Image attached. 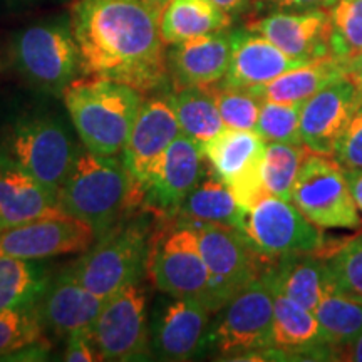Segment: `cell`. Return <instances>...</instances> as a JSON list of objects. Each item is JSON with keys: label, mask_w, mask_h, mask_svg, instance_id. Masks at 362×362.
Here are the masks:
<instances>
[{"label": "cell", "mask_w": 362, "mask_h": 362, "mask_svg": "<svg viewBox=\"0 0 362 362\" xmlns=\"http://www.w3.org/2000/svg\"><path fill=\"white\" fill-rule=\"evenodd\" d=\"M44 329L35 309L0 312V356L35 349L44 342Z\"/></svg>", "instance_id": "obj_36"}, {"label": "cell", "mask_w": 362, "mask_h": 362, "mask_svg": "<svg viewBox=\"0 0 362 362\" xmlns=\"http://www.w3.org/2000/svg\"><path fill=\"white\" fill-rule=\"evenodd\" d=\"M334 359L362 362V334L356 339V341L347 344V346L334 349Z\"/></svg>", "instance_id": "obj_41"}, {"label": "cell", "mask_w": 362, "mask_h": 362, "mask_svg": "<svg viewBox=\"0 0 362 362\" xmlns=\"http://www.w3.org/2000/svg\"><path fill=\"white\" fill-rule=\"evenodd\" d=\"M325 259L334 288L362 302V233L314 252Z\"/></svg>", "instance_id": "obj_34"}, {"label": "cell", "mask_w": 362, "mask_h": 362, "mask_svg": "<svg viewBox=\"0 0 362 362\" xmlns=\"http://www.w3.org/2000/svg\"><path fill=\"white\" fill-rule=\"evenodd\" d=\"M205 304L187 297H175L163 307L151 334V347L160 359L192 361L210 346V315Z\"/></svg>", "instance_id": "obj_18"}, {"label": "cell", "mask_w": 362, "mask_h": 362, "mask_svg": "<svg viewBox=\"0 0 362 362\" xmlns=\"http://www.w3.org/2000/svg\"><path fill=\"white\" fill-rule=\"evenodd\" d=\"M274 296L265 274L243 287L221 307L210 346L228 359L274 349Z\"/></svg>", "instance_id": "obj_8"}, {"label": "cell", "mask_w": 362, "mask_h": 362, "mask_svg": "<svg viewBox=\"0 0 362 362\" xmlns=\"http://www.w3.org/2000/svg\"><path fill=\"white\" fill-rule=\"evenodd\" d=\"M344 76V66L336 57L327 56L322 59L307 62L293 69L284 72L270 83L255 90L264 101L282 103V104H304L315 93L325 88L329 83Z\"/></svg>", "instance_id": "obj_27"}, {"label": "cell", "mask_w": 362, "mask_h": 362, "mask_svg": "<svg viewBox=\"0 0 362 362\" xmlns=\"http://www.w3.org/2000/svg\"><path fill=\"white\" fill-rule=\"evenodd\" d=\"M325 341L330 347L347 346L362 334V302L346 293L329 288L315 307Z\"/></svg>", "instance_id": "obj_31"}, {"label": "cell", "mask_w": 362, "mask_h": 362, "mask_svg": "<svg viewBox=\"0 0 362 362\" xmlns=\"http://www.w3.org/2000/svg\"><path fill=\"white\" fill-rule=\"evenodd\" d=\"M336 0H252L259 11H309V8H327Z\"/></svg>", "instance_id": "obj_40"}, {"label": "cell", "mask_w": 362, "mask_h": 362, "mask_svg": "<svg viewBox=\"0 0 362 362\" xmlns=\"http://www.w3.org/2000/svg\"><path fill=\"white\" fill-rule=\"evenodd\" d=\"M144 2H148L151 7H155L156 11H161V8L165 7L170 0H144Z\"/></svg>", "instance_id": "obj_45"}, {"label": "cell", "mask_w": 362, "mask_h": 362, "mask_svg": "<svg viewBox=\"0 0 362 362\" xmlns=\"http://www.w3.org/2000/svg\"><path fill=\"white\" fill-rule=\"evenodd\" d=\"M66 110L84 148L116 156L123 148L141 107L139 90L103 78H76L64 93Z\"/></svg>", "instance_id": "obj_3"}, {"label": "cell", "mask_w": 362, "mask_h": 362, "mask_svg": "<svg viewBox=\"0 0 362 362\" xmlns=\"http://www.w3.org/2000/svg\"><path fill=\"white\" fill-rule=\"evenodd\" d=\"M103 361H141L151 352L148 297L138 282L119 288L104 300L89 329Z\"/></svg>", "instance_id": "obj_10"}, {"label": "cell", "mask_w": 362, "mask_h": 362, "mask_svg": "<svg viewBox=\"0 0 362 362\" xmlns=\"http://www.w3.org/2000/svg\"><path fill=\"white\" fill-rule=\"evenodd\" d=\"M302 104L264 101L255 131L265 143L304 144L300 134Z\"/></svg>", "instance_id": "obj_37"}, {"label": "cell", "mask_w": 362, "mask_h": 362, "mask_svg": "<svg viewBox=\"0 0 362 362\" xmlns=\"http://www.w3.org/2000/svg\"><path fill=\"white\" fill-rule=\"evenodd\" d=\"M180 225H226L243 232L247 210L220 178H203L180 206Z\"/></svg>", "instance_id": "obj_26"}, {"label": "cell", "mask_w": 362, "mask_h": 362, "mask_svg": "<svg viewBox=\"0 0 362 362\" xmlns=\"http://www.w3.org/2000/svg\"><path fill=\"white\" fill-rule=\"evenodd\" d=\"M274 349L280 354H315L334 359V347L325 341L319 320L305 307L275 292L274 296Z\"/></svg>", "instance_id": "obj_25"}, {"label": "cell", "mask_w": 362, "mask_h": 362, "mask_svg": "<svg viewBox=\"0 0 362 362\" xmlns=\"http://www.w3.org/2000/svg\"><path fill=\"white\" fill-rule=\"evenodd\" d=\"M8 2H33V0H8Z\"/></svg>", "instance_id": "obj_46"}, {"label": "cell", "mask_w": 362, "mask_h": 362, "mask_svg": "<svg viewBox=\"0 0 362 362\" xmlns=\"http://www.w3.org/2000/svg\"><path fill=\"white\" fill-rule=\"evenodd\" d=\"M329 27L327 8L279 11L247 24L248 30L264 35L280 51L302 62L330 56Z\"/></svg>", "instance_id": "obj_19"}, {"label": "cell", "mask_w": 362, "mask_h": 362, "mask_svg": "<svg viewBox=\"0 0 362 362\" xmlns=\"http://www.w3.org/2000/svg\"><path fill=\"white\" fill-rule=\"evenodd\" d=\"M309 153L310 149L305 144L267 143L260 163V180L265 194L291 202L293 183Z\"/></svg>", "instance_id": "obj_32"}, {"label": "cell", "mask_w": 362, "mask_h": 362, "mask_svg": "<svg viewBox=\"0 0 362 362\" xmlns=\"http://www.w3.org/2000/svg\"><path fill=\"white\" fill-rule=\"evenodd\" d=\"M265 141L257 131L225 128L202 146L215 175L232 189L237 202L248 211L267 197L260 180Z\"/></svg>", "instance_id": "obj_13"}, {"label": "cell", "mask_w": 362, "mask_h": 362, "mask_svg": "<svg viewBox=\"0 0 362 362\" xmlns=\"http://www.w3.org/2000/svg\"><path fill=\"white\" fill-rule=\"evenodd\" d=\"M7 155L45 188L59 194L79 148L61 119L47 115L22 116L7 138Z\"/></svg>", "instance_id": "obj_6"}, {"label": "cell", "mask_w": 362, "mask_h": 362, "mask_svg": "<svg viewBox=\"0 0 362 362\" xmlns=\"http://www.w3.org/2000/svg\"><path fill=\"white\" fill-rule=\"evenodd\" d=\"M334 156L344 170H362V101L342 134Z\"/></svg>", "instance_id": "obj_38"}, {"label": "cell", "mask_w": 362, "mask_h": 362, "mask_svg": "<svg viewBox=\"0 0 362 362\" xmlns=\"http://www.w3.org/2000/svg\"><path fill=\"white\" fill-rule=\"evenodd\" d=\"M211 4H214L215 7H218L221 12L228 13V16H232V13L238 12L240 8L243 7V4H245V0H210Z\"/></svg>", "instance_id": "obj_44"}, {"label": "cell", "mask_w": 362, "mask_h": 362, "mask_svg": "<svg viewBox=\"0 0 362 362\" xmlns=\"http://www.w3.org/2000/svg\"><path fill=\"white\" fill-rule=\"evenodd\" d=\"M67 347L64 351V361L69 362H94L103 361L96 344L93 342L89 330H78L67 336Z\"/></svg>", "instance_id": "obj_39"}, {"label": "cell", "mask_w": 362, "mask_h": 362, "mask_svg": "<svg viewBox=\"0 0 362 362\" xmlns=\"http://www.w3.org/2000/svg\"><path fill=\"white\" fill-rule=\"evenodd\" d=\"M302 215L320 228H361L346 171L330 156L309 153L292 188V200Z\"/></svg>", "instance_id": "obj_9"}, {"label": "cell", "mask_w": 362, "mask_h": 362, "mask_svg": "<svg viewBox=\"0 0 362 362\" xmlns=\"http://www.w3.org/2000/svg\"><path fill=\"white\" fill-rule=\"evenodd\" d=\"M346 171V178L349 181V187L354 197L357 208L362 214V170H344Z\"/></svg>", "instance_id": "obj_43"}, {"label": "cell", "mask_w": 362, "mask_h": 362, "mask_svg": "<svg viewBox=\"0 0 362 362\" xmlns=\"http://www.w3.org/2000/svg\"><path fill=\"white\" fill-rule=\"evenodd\" d=\"M243 233L267 259L314 253L324 245L320 226L307 220L293 203L269 194L247 211Z\"/></svg>", "instance_id": "obj_12"}, {"label": "cell", "mask_w": 362, "mask_h": 362, "mask_svg": "<svg viewBox=\"0 0 362 362\" xmlns=\"http://www.w3.org/2000/svg\"><path fill=\"white\" fill-rule=\"evenodd\" d=\"M203 149L181 133L158 165L149 181L143 206L161 216H176L180 206L205 176Z\"/></svg>", "instance_id": "obj_17"}, {"label": "cell", "mask_w": 362, "mask_h": 362, "mask_svg": "<svg viewBox=\"0 0 362 362\" xmlns=\"http://www.w3.org/2000/svg\"><path fill=\"white\" fill-rule=\"evenodd\" d=\"M51 282L42 260L0 259V312L35 309Z\"/></svg>", "instance_id": "obj_29"}, {"label": "cell", "mask_w": 362, "mask_h": 362, "mask_svg": "<svg viewBox=\"0 0 362 362\" xmlns=\"http://www.w3.org/2000/svg\"><path fill=\"white\" fill-rule=\"evenodd\" d=\"M344 78L349 79L357 89L362 90V52L344 64Z\"/></svg>", "instance_id": "obj_42"}, {"label": "cell", "mask_w": 362, "mask_h": 362, "mask_svg": "<svg viewBox=\"0 0 362 362\" xmlns=\"http://www.w3.org/2000/svg\"><path fill=\"white\" fill-rule=\"evenodd\" d=\"M233 33L200 35L173 45L168 72L175 89L208 88L225 79L232 61Z\"/></svg>", "instance_id": "obj_20"}, {"label": "cell", "mask_w": 362, "mask_h": 362, "mask_svg": "<svg viewBox=\"0 0 362 362\" xmlns=\"http://www.w3.org/2000/svg\"><path fill=\"white\" fill-rule=\"evenodd\" d=\"M13 62L30 84L62 96L81 72L79 47L71 22H40L25 27L12 44Z\"/></svg>", "instance_id": "obj_7"}, {"label": "cell", "mask_w": 362, "mask_h": 362, "mask_svg": "<svg viewBox=\"0 0 362 362\" xmlns=\"http://www.w3.org/2000/svg\"><path fill=\"white\" fill-rule=\"evenodd\" d=\"M361 101L362 90L344 76L329 83L302 104V143L317 155H336L337 144Z\"/></svg>", "instance_id": "obj_16"}, {"label": "cell", "mask_w": 362, "mask_h": 362, "mask_svg": "<svg viewBox=\"0 0 362 362\" xmlns=\"http://www.w3.org/2000/svg\"><path fill=\"white\" fill-rule=\"evenodd\" d=\"M104 305V298L94 296L72 274L71 265L51 279L35 310L45 329L57 336L89 330Z\"/></svg>", "instance_id": "obj_22"}, {"label": "cell", "mask_w": 362, "mask_h": 362, "mask_svg": "<svg viewBox=\"0 0 362 362\" xmlns=\"http://www.w3.org/2000/svg\"><path fill=\"white\" fill-rule=\"evenodd\" d=\"M274 292L292 298L310 312L334 288L325 259L317 253H292L272 259L264 270Z\"/></svg>", "instance_id": "obj_24"}, {"label": "cell", "mask_w": 362, "mask_h": 362, "mask_svg": "<svg viewBox=\"0 0 362 362\" xmlns=\"http://www.w3.org/2000/svg\"><path fill=\"white\" fill-rule=\"evenodd\" d=\"M96 238L93 226L71 215L40 218L0 230V259L45 260L84 253Z\"/></svg>", "instance_id": "obj_15"}, {"label": "cell", "mask_w": 362, "mask_h": 362, "mask_svg": "<svg viewBox=\"0 0 362 362\" xmlns=\"http://www.w3.org/2000/svg\"><path fill=\"white\" fill-rule=\"evenodd\" d=\"M144 274L160 292L173 298H194L214 314L220 312L210 270L192 225H178L163 235H151Z\"/></svg>", "instance_id": "obj_5"}, {"label": "cell", "mask_w": 362, "mask_h": 362, "mask_svg": "<svg viewBox=\"0 0 362 362\" xmlns=\"http://www.w3.org/2000/svg\"><path fill=\"white\" fill-rule=\"evenodd\" d=\"M232 17L210 0H170L160 11V34L166 45L226 30Z\"/></svg>", "instance_id": "obj_28"}, {"label": "cell", "mask_w": 362, "mask_h": 362, "mask_svg": "<svg viewBox=\"0 0 362 362\" xmlns=\"http://www.w3.org/2000/svg\"><path fill=\"white\" fill-rule=\"evenodd\" d=\"M302 64L307 62L287 56L264 35L248 29L237 30L233 33L232 61L223 81L242 88H259Z\"/></svg>", "instance_id": "obj_23"}, {"label": "cell", "mask_w": 362, "mask_h": 362, "mask_svg": "<svg viewBox=\"0 0 362 362\" xmlns=\"http://www.w3.org/2000/svg\"><path fill=\"white\" fill-rule=\"evenodd\" d=\"M180 134L181 128L170 94L141 103L121 158L134 187L143 194H146L166 149Z\"/></svg>", "instance_id": "obj_14"}, {"label": "cell", "mask_w": 362, "mask_h": 362, "mask_svg": "<svg viewBox=\"0 0 362 362\" xmlns=\"http://www.w3.org/2000/svg\"><path fill=\"white\" fill-rule=\"evenodd\" d=\"M149 240L151 235L144 220L119 221L99 235L71 265L72 274L89 292L106 300L126 285L139 282L146 270Z\"/></svg>", "instance_id": "obj_4"}, {"label": "cell", "mask_w": 362, "mask_h": 362, "mask_svg": "<svg viewBox=\"0 0 362 362\" xmlns=\"http://www.w3.org/2000/svg\"><path fill=\"white\" fill-rule=\"evenodd\" d=\"M181 133L200 146L225 129L218 107L205 88H181L170 94Z\"/></svg>", "instance_id": "obj_30"}, {"label": "cell", "mask_w": 362, "mask_h": 362, "mask_svg": "<svg viewBox=\"0 0 362 362\" xmlns=\"http://www.w3.org/2000/svg\"><path fill=\"white\" fill-rule=\"evenodd\" d=\"M327 12L330 56L344 66L362 52V0H336Z\"/></svg>", "instance_id": "obj_33"}, {"label": "cell", "mask_w": 362, "mask_h": 362, "mask_svg": "<svg viewBox=\"0 0 362 362\" xmlns=\"http://www.w3.org/2000/svg\"><path fill=\"white\" fill-rule=\"evenodd\" d=\"M210 270L220 310L233 296L264 274L272 259L262 255L242 230L226 225H192Z\"/></svg>", "instance_id": "obj_11"}, {"label": "cell", "mask_w": 362, "mask_h": 362, "mask_svg": "<svg viewBox=\"0 0 362 362\" xmlns=\"http://www.w3.org/2000/svg\"><path fill=\"white\" fill-rule=\"evenodd\" d=\"M66 215L56 193L7 155H0V230Z\"/></svg>", "instance_id": "obj_21"}, {"label": "cell", "mask_w": 362, "mask_h": 362, "mask_svg": "<svg viewBox=\"0 0 362 362\" xmlns=\"http://www.w3.org/2000/svg\"><path fill=\"white\" fill-rule=\"evenodd\" d=\"M57 197L62 210L93 226L98 237L144 203V194L134 187L123 158L98 155L88 148L79 149Z\"/></svg>", "instance_id": "obj_2"}, {"label": "cell", "mask_w": 362, "mask_h": 362, "mask_svg": "<svg viewBox=\"0 0 362 362\" xmlns=\"http://www.w3.org/2000/svg\"><path fill=\"white\" fill-rule=\"evenodd\" d=\"M71 29L84 76L116 81L139 93L168 83L160 11L144 0H74Z\"/></svg>", "instance_id": "obj_1"}, {"label": "cell", "mask_w": 362, "mask_h": 362, "mask_svg": "<svg viewBox=\"0 0 362 362\" xmlns=\"http://www.w3.org/2000/svg\"><path fill=\"white\" fill-rule=\"evenodd\" d=\"M205 89L214 98L225 128L255 131L262 103H264V99L255 90L228 84L225 81L208 86Z\"/></svg>", "instance_id": "obj_35"}]
</instances>
